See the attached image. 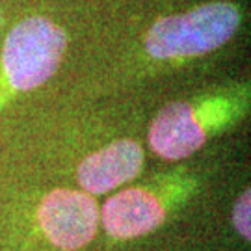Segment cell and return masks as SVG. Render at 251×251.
I'll return each mask as SVG.
<instances>
[{
    "instance_id": "obj_1",
    "label": "cell",
    "mask_w": 251,
    "mask_h": 251,
    "mask_svg": "<svg viewBox=\"0 0 251 251\" xmlns=\"http://www.w3.org/2000/svg\"><path fill=\"white\" fill-rule=\"evenodd\" d=\"M248 86L238 91L173 100L152 117L149 147L164 160H184L198 152L208 138L242 119L248 112Z\"/></svg>"
},
{
    "instance_id": "obj_2",
    "label": "cell",
    "mask_w": 251,
    "mask_h": 251,
    "mask_svg": "<svg viewBox=\"0 0 251 251\" xmlns=\"http://www.w3.org/2000/svg\"><path fill=\"white\" fill-rule=\"evenodd\" d=\"M67 50V34L52 19L32 15L9 30L0 50V108L52 78Z\"/></svg>"
},
{
    "instance_id": "obj_3",
    "label": "cell",
    "mask_w": 251,
    "mask_h": 251,
    "mask_svg": "<svg viewBox=\"0 0 251 251\" xmlns=\"http://www.w3.org/2000/svg\"><path fill=\"white\" fill-rule=\"evenodd\" d=\"M240 9L216 0L154 21L144 37L145 50L154 60H188L214 52L233 39L240 28Z\"/></svg>"
},
{
    "instance_id": "obj_4",
    "label": "cell",
    "mask_w": 251,
    "mask_h": 251,
    "mask_svg": "<svg viewBox=\"0 0 251 251\" xmlns=\"http://www.w3.org/2000/svg\"><path fill=\"white\" fill-rule=\"evenodd\" d=\"M37 222L49 242L62 251H78L95 238L100 210L84 190L54 188L37 206Z\"/></svg>"
},
{
    "instance_id": "obj_5",
    "label": "cell",
    "mask_w": 251,
    "mask_h": 251,
    "mask_svg": "<svg viewBox=\"0 0 251 251\" xmlns=\"http://www.w3.org/2000/svg\"><path fill=\"white\" fill-rule=\"evenodd\" d=\"M168 216L162 192L154 186H134L114 194L100 210V224L119 240L138 238L158 229Z\"/></svg>"
},
{
    "instance_id": "obj_6",
    "label": "cell",
    "mask_w": 251,
    "mask_h": 251,
    "mask_svg": "<svg viewBox=\"0 0 251 251\" xmlns=\"http://www.w3.org/2000/svg\"><path fill=\"white\" fill-rule=\"evenodd\" d=\"M145 154L134 140H116L88 154L76 168V180L90 196H102L134 180L144 170Z\"/></svg>"
},
{
    "instance_id": "obj_7",
    "label": "cell",
    "mask_w": 251,
    "mask_h": 251,
    "mask_svg": "<svg viewBox=\"0 0 251 251\" xmlns=\"http://www.w3.org/2000/svg\"><path fill=\"white\" fill-rule=\"evenodd\" d=\"M250 205H251V192L250 188H246L238 196L236 199V203L233 206V224H234V229L238 231V234L246 238V240H250L251 238V231H250Z\"/></svg>"
},
{
    "instance_id": "obj_8",
    "label": "cell",
    "mask_w": 251,
    "mask_h": 251,
    "mask_svg": "<svg viewBox=\"0 0 251 251\" xmlns=\"http://www.w3.org/2000/svg\"><path fill=\"white\" fill-rule=\"evenodd\" d=\"M0 26H2V15H0Z\"/></svg>"
}]
</instances>
